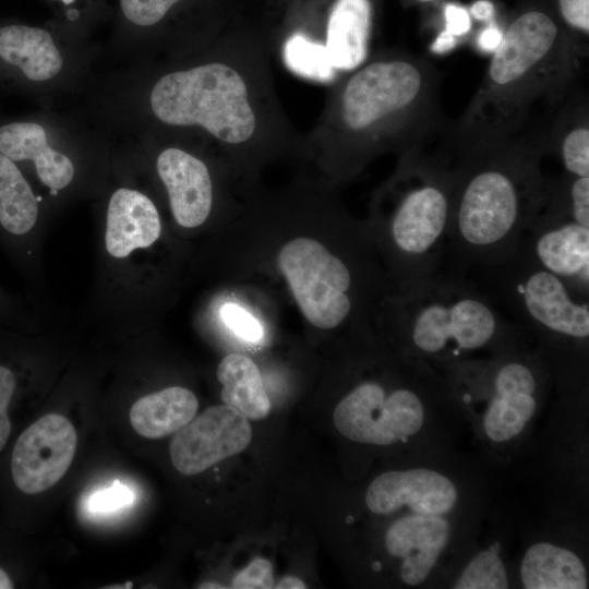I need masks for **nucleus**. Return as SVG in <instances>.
<instances>
[{
	"label": "nucleus",
	"instance_id": "obj_1",
	"mask_svg": "<svg viewBox=\"0 0 589 589\" xmlns=\"http://www.w3.org/2000/svg\"><path fill=\"white\" fill-rule=\"evenodd\" d=\"M549 128L462 151H448L455 182L447 232V271L467 275L500 264L544 206L542 171ZM445 266V265H444Z\"/></svg>",
	"mask_w": 589,
	"mask_h": 589
},
{
	"label": "nucleus",
	"instance_id": "obj_2",
	"mask_svg": "<svg viewBox=\"0 0 589 589\" xmlns=\"http://www.w3.org/2000/svg\"><path fill=\"white\" fill-rule=\"evenodd\" d=\"M586 57L549 13H520L503 31L447 147L462 151L541 129L532 118L569 97Z\"/></svg>",
	"mask_w": 589,
	"mask_h": 589
},
{
	"label": "nucleus",
	"instance_id": "obj_3",
	"mask_svg": "<svg viewBox=\"0 0 589 589\" xmlns=\"http://www.w3.org/2000/svg\"><path fill=\"white\" fill-rule=\"evenodd\" d=\"M389 303L406 357L435 369L525 347L529 340L474 280L444 268L399 288Z\"/></svg>",
	"mask_w": 589,
	"mask_h": 589
},
{
	"label": "nucleus",
	"instance_id": "obj_4",
	"mask_svg": "<svg viewBox=\"0 0 589 589\" xmlns=\"http://www.w3.org/2000/svg\"><path fill=\"white\" fill-rule=\"evenodd\" d=\"M441 74L421 56L376 59L342 87L338 119L346 137L361 151L396 142L408 149L440 127Z\"/></svg>",
	"mask_w": 589,
	"mask_h": 589
},
{
	"label": "nucleus",
	"instance_id": "obj_5",
	"mask_svg": "<svg viewBox=\"0 0 589 589\" xmlns=\"http://www.w3.org/2000/svg\"><path fill=\"white\" fill-rule=\"evenodd\" d=\"M467 275L536 340L551 371L566 381L581 376L589 344V300L576 296L519 248L505 262Z\"/></svg>",
	"mask_w": 589,
	"mask_h": 589
},
{
	"label": "nucleus",
	"instance_id": "obj_6",
	"mask_svg": "<svg viewBox=\"0 0 589 589\" xmlns=\"http://www.w3.org/2000/svg\"><path fill=\"white\" fill-rule=\"evenodd\" d=\"M425 142L404 151L389 189L385 235L399 288L445 265L454 167L443 146L432 153Z\"/></svg>",
	"mask_w": 589,
	"mask_h": 589
},
{
	"label": "nucleus",
	"instance_id": "obj_7",
	"mask_svg": "<svg viewBox=\"0 0 589 589\" xmlns=\"http://www.w3.org/2000/svg\"><path fill=\"white\" fill-rule=\"evenodd\" d=\"M448 393L481 406V429L493 444L519 437L536 416L551 369L536 349L518 347L441 369Z\"/></svg>",
	"mask_w": 589,
	"mask_h": 589
},
{
	"label": "nucleus",
	"instance_id": "obj_8",
	"mask_svg": "<svg viewBox=\"0 0 589 589\" xmlns=\"http://www.w3.org/2000/svg\"><path fill=\"white\" fill-rule=\"evenodd\" d=\"M448 396L436 369L413 359L398 383L363 381L335 407L333 421L346 438L369 445L405 442L423 429L432 407Z\"/></svg>",
	"mask_w": 589,
	"mask_h": 589
},
{
	"label": "nucleus",
	"instance_id": "obj_9",
	"mask_svg": "<svg viewBox=\"0 0 589 589\" xmlns=\"http://www.w3.org/2000/svg\"><path fill=\"white\" fill-rule=\"evenodd\" d=\"M149 103L163 123L199 125L229 144L248 141L256 128L244 80L224 63L164 75L153 86Z\"/></svg>",
	"mask_w": 589,
	"mask_h": 589
},
{
	"label": "nucleus",
	"instance_id": "obj_10",
	"mask_svg": "<svg viewBox=\"0 0 589 589\" xmlns=\"http://www.w3.org/2000/svg\"><path fill=\"white\" fill-rule=\"evenodd\" d=\"M278 265L305 318L332 329L347 321L354 302L351 267L315 239L299 237L279 251Z\"/></svg>",
	"mask_w": 589,
	"mask_h": 589
},
{
	"label": "nucleus",
	"instance_id": "obj_11",
	"mask_svg": "<svg viewBox=\"0 0 589 589\" xmlns=\"http://www.w3.org/2000/svg\"><path fill=\"white\" fill-rule=\"evenodd\" d=\"M76 440L74 426L59 413L45 414L25 428L8 461L13 489L32 496L53 486L72 464Z\"/></svg>",
	"mask_w": 589,
	"mask_h": 589
},
{
	"label": "nucleus",
	"instance_id": "obj_12",
	"mask_svg": "<svg viewBox=\"0 0 589 589\" xmlns=\"http://www.w3.org/2000/svg\"><path fill=\"white\" fill-rule=\"evenodd\" d=\"M251 440L249 419L232 407L216 405L176 432L170 459L180 473L193 476L241 453Z\"/></svg>",
	"mask_w": 589,
	"mask_h": 589
},
{
	"label": "nucleus",
	"instance_id": "obj_13",
	"mask_svg": "<svg viewBox=\"0 0 589 589\" xmlns=\"http://www.w3.org/2000/svg\"><path fill=\"white\" fill-rule=\"evenodd\" d=\"M517 248L589 300V227L542 207Z\"/></svg>",
	"mask_w": 589,
	"mask_h": 589
},
{
	"label": "nucleus",
	"instance_id": "obj_14",
	"mask_svg": "<svg viewBox=\"0 0 589 589\" xmlns=\"http://www.w3.org/2000/svg\"><path fill=\"white\" fill-rule=\"evenodd\" d=\"M458 498L452 479L430 468L384 472L370 483L364 496L366 507L376 515L405 512L448 516Z\"/></svg>",
	"mask_w": 589,
	"mask_h": 589
},
{
	"label": "nucleus",
	"instance_id": "obj_15",
	"mask_svg": "<svg viewBox=\"0 0 589 589\" xmlns=\"http://www.w3.org/2000/svg\"><path fill=\"white\" fill-rule=\"evenodd\" d=\"M452 537L446 515L406 513L388 527L384 544L399 560V577L409 586L424 584L435 569Z\"/></svg>",
	"mask_w": 589,
	"mask_h": 589
},
{
	"label": "nucleus",
	"instance_id": "obj_16",
	"mask_svg": "<svg viewBox=\"0 0 589 589\" xmlns=\"http://www.w3.org/2000/svg\"><path fill=\"white\" fill-rule=\"evenodd\" d=\"M156 169L177 224L183 228L201 226L213 205V184L206 165L190 153L169 147L158 155Z\"/></svg>",
	"mask_w": 589,
	"mask_h": 589
},
{
	"label": "nucleus",
	"instance_id": "obj_17",
	"mask_svg": "<svg viewBox=\"0 0 589 589\" xmlns=\"http://www.w3.org/2000/svg\"><path fill=\"white\" fill-rule=\"evenodd\" d=\"M160 233V216L148 196L128 188L111 194L105 229V248L111 257L122 260L137 249L149 248Z\"/></svg>",
	"mask_w": 589,
	"mask_h": 589
},
{
	"label": "nucleus",
	"instance_id": "obj_18",
	"mask_svg": "<svg viewBox=\"0 0 589 589\" xmlns=\"http://www.w3.org/2000/svg\"><path fill=\"white\" fill-rule=\"evenodd\" d=\"M0 154L12 161L32 160L37 177L53 193L67 188L75 168L64 154L47 142L45 129L34 122H13L0 127Z\"/></svg>",
	"mask_w": 589,
	"mask_h": 589
},
{
	"label": "nucleus",
	"instance_id": "obj_19",
	"mask_svg": "<svg viewBox=\"0 0 589 589\" xmlns=\"http://www.w3.org/2000/svg\"><path fill=\"white\" fill-rule=\"evenodd\" d=\"M372 26L371 0L335 1L327 21L325 48L336 71H352L365 62Z\"/></svg>",
	"mask_w": 589,
	"mask_h": 589
},
{
	"label": "nucleus",
	"instance_id": "obj_20",
	"mask_svg": "<svg viewBox=\"0 0 589 589\" xmlns=\"http://www.w3.org/2000/svg\"><path fill=\"white\" fill-rule=\"evenodd\" d=\"M39 218L38 200L14 161L0 154V241L19 253Z\"/></svg>",
	"mask_w": 589,
	"mask_h": 589
},
{
	"label": "nucleus",
	"instance_id": "obj_21",
	"mask_svg": "<svg viewBox=\"0 0 589 589\" xmlns=\"http://www.w3.org/2000/svg\"><path fill=\"white\" fill-rule=\"evenodd\" d=\"M0 58L20 68L31 81L57 76L63 58L51 34L44 28L11 24L0 27Z\"/></svg>",
	"mask_w": 589,
	"mask_h": 589
},
{
	"label": "nucleus",
	"instance_id": "obj_22",
	"mask_svg": "<svg viewBox=\"0 0 589 589\" xmlns=\"http://www.w3.org/2000/svg\"><path fill=\"white\" fill-rule=\"evenodd\" d=\"M519 577L526 589H586L589 585L581 558L551 542H536L526 550Z\"/></svg>",
	"mask_w": 589,
	"mask_h": 589
},
{
	"label": "nucleus",
	"instance_id": "obj_23",
	"mask_svg": "<svg viewBox=\"0 0 589 589\" xmlns=\"http://www.w3.org/2000/svg\"><path fill=\"white\" fill-rule=\"evenodd\" d=\"M196 396L182 386H170L147 394L131 407L132 428L146 438H161L176 433L196 414Z\"/></svg>",
	"mask_w": 589,
	"mask_h": 589
},
{
	"label": "nucleus",
	"instance_id": "obj_24",
	"mask_svg": "<svg viewBox=\"0 0 589 589\" xmlns=\"http://www.w3.org/2000/svg\"><path fill=\"white\" fill-rule=\"evenodd\" d=\"M550 127L549 152L557 155L564 173L574 177H589L587 98L567 99Z\"/></svg>",
	"mask_w": 589,
	"mask_h": 589
},
{
	"label": "nucleus",
	"instance_id": "obj_25",
	"mask_svg": "<svg viewBox=\"0 0 589 589\" xmlns=\"http://www.w3.org/2000/svg\"><path fill=\"white\" fill-rule=\"evenodd\" d=\"M221 399L251 420H262L271 411V401L261 373L253 360L241 353L226 356L217 368Z\"/></svg>",
	"mask_w": 589,
	"mask_h": 589
},
{
	"label": "nucleus",
	"instance_id": "obj_26",
	"mask_svg": "<svg viewBox=\"0 0 589 589\" xmlns=\"http://www.w3.org/2000/svg\"><path fill=\"white\" fill-rule=\"evenodd\" d=\"M284 56L287 67L294 73L318 82H329L336 70L330 63L325 45L310 40L297 33L285 44Z\"/></svg>",
	"mask_w": 589,
	"mask_h": 589
},
{
	"label": "nucleus",
	"instance_id": "obj_27",
	"mask_svg": "<svg viewBox=\"0 0 589 589\" xmlns=\"http://www.w3.org/2000/svg\"><path fill=\"white\" fill-rule=\"evenodd\" d=\"M498 543L477 553L453 582L455 589H505L509 587Z\"/></svg>",
	"mask_w": 589,
	"mask_h": 589
},
{
	"label": "nucleus",
	"instance_id": "obj_28",
	"mask_svg": "<svg viewBox=\"0 0 589 589\" xmlns=\"http://www.w3.org/2000/svg\"><path fill=\"white\" fill-rule=\"evenodd\" d=\"M0 354V454L7 447L13 431L11 410L20 390V375L14 361Z\"/></svg>",
	"mask_w": 589,
	"mask_h": 589
},
{
	"label": "nucleus",
	"instance_id": "obj_29",
	"mask_svg": "<svg viewBox=\"0 0 589 589\" xmlns=\"http://www.w3.org/2000/svg\"><path fill=\"white\" fill-rule=\"evenodd\" d=\"M181 0H119L123 17L140 27L158 24Z\"/></svg>",
	"mask_w": 589,
	"mask_h": 589
},
{
	"label": "nucleus",
	"instance_id": "obj_30",
	"mask_svg": "<svg viewBox=\"0 0 589 589\" xmlns=\"http://www.w3.org/2000/svg\"><path fill=\"white\" fill-rule=\"evenodd\" d=\"M220 316L226 326L244 340L255 342L263 337L260 322L238 304L229 302L223 305Z\"/></svg>",
	"mask_w": 589,
	"mask_h": 589
},
{
	"label": "nucleus",
	"instance_id": "obj_31",
	"mask_svg": "<svg viewBox=\"0 0 589 589\" xmlns=\"http://www.w3.org/2000/svg\"><path fill=\"white\" fill-rule=\"evenodd\" d=\"M274 585L271 562L265 558H255L233 577L231 588L271 589Z\"/></svg>",
	"mask_w": 589,
	"mask_h": 589
},
{
	"label": "nucleus",
	"instance_id": "obj_32",
	"mask_svg": "<svg viewBox=\"0 0 589 589\" xmlns=\"http://www.w3.org/2000/svg\"><path fill=\"white\" fill-rule=\"evenodd\" d=\"M133 498V492L116 481L110 488L94 493L88 505L93 512L108 513L130 505Z\"/></svg>",
	"mask_w": 589,
	"mask_h": 589
},
{
	"label": "nucleus",
	"instance_id": "obj_33",
	"mask_svg": "<svg viewBox=\"0 0 589 589\" xmlns=\"http://www.w3.org/2000/svg\"><path fill=\"white\" fill-rule=\"evenodd\" d=\"M560 14L564 23L582 40L589 34V0H557Z\"/></svg>",
	"mask_w": 589,
	"mask_h": 589
},
{
	"label": "nucleus",
	"instance_id": "obj_34",
	"mask_svg": "<svg viewBox=\"0 0 589 589\" xmlns=\"http://www.w3.org/2000/svg\"><path fill=\"white\" fill-rule=\"evenodd\" d=\"M445 27L443 31L456 37L458 40L471 29L470 13L455 3H447L444 8Z\"/></svg>",
	"mask_w": 589,
	"mask_h": 589
},
{
	"label": "nucleus",
	"instance_id": "obj_35",
	"mask_svg": "<svg viewBox=\"0 0 589 589\" xmlns=\"http://www.w3.org/2000/svg\"><path fill=\"white\" fill-rule=\"evenodd\" d=\"M503 36V31H501L495 25H489L482 29L478 36L477 45L480 51L492 53L494 49L500 44Z\"/></svg>",
	"mask_w": 589,
	"mask_h": 589
},
{
	"label": "nucleus",
	"instance_id": "obj_36",
	"mask_svg": "<svg viewBox=\"0 0 589 589\" xmlns=\"http://www.w3.org/2000/svg\"><path fill=\"white\" fill-rule=\"evenodd\" d=\"M458 39L445 31L438 33L436 38L431 44V51L437 55L446 53L456 48Z\"/></svg>",
	"mask_w": 589,
	"mask_h": 589
},
{
	"label": "nucleus",
	"instance_id": "obj_37",
	"mask_svg": "<svg viewBox=\"0 0 589 589\" xmlns=\"http://www.w3.org/2000/svg\"><path fill=\"white\" fill-rule=\"evenodd\" d=\"M470 16L480 22H490L494 15V5L489 0H478L470 8Z\"/></svg>",
	"mask_w": 589,
	"mask_h": 589
},
{
	"label": "nucleus",
	"instance_id": "obj_38",
	"mask_svg": "<svg viewBox=\"0 0 589 589\" xmlns=\"http://www.w3.org/2000/svg\"><path fill=\"white\" fill-rule=\"evenodd\" d=\"M276 589H304L305 584L297 577L286 576L274 585Z\"/></svg>",
	"mask_w": 589,
	"mask_h": 589
},
{
	"label": "nucleus",
	"instance_id": "obj_39",
	"mask_svg": "<svg viewBox=\"0 0 589 589\" xmlns=\"http://www.w3.org/2000/svg\"><path fill=\"white\" fill-rule=\"evenodd\" d=\"M15 315L14 304L9 301L0 290V320L13 318Z\"/></svg>",
	"mask_w": 589,
	"mask_h": 589
},
{
	"label": "nucleus",
	"instance_id": "obj_40",
	"mask_svg": "<svg viewBox=\"0 0 589 589\" xmlns=\"http://www.w3.org/2000/svg\"><path fill=\"white\" fill-rule=\"evenodd\" d=\"M200 588H224V586H219V584L215 582H207L200 586Z\"/></svg>",
	"mask_w": 589,
	"mask_h": 589
},
{
	"label": "nucleus",
	"instance_id": "obj_41",
	"mask_svg": "<svg viewBox=\"0 0 589 589\" xmlns=\"http://www.w3.org/2000/svg\"><path fill=\"white\" fill-rule=\"evenodd\" d=\"M57 1L61 2L64 5H70L76 2V0H57Z\"/></svg>",
	"mask_w": 589,
	"mask_h": 589
},
{
	"label": "nucleus",
	"instance_id": "obj_42",
	"mask_svg": "<svg viewBox=\"0 0 589 589\" xmlns=\"http://www.w3.org/2000/svg\"><path fill=\"white\" fill-rule=\"evenodd\" d=\"M416 1L422 2V3H428V2H433V1H435V0H416Z\"/></svg>",
	"mask_w": 589,
	"mask_h": 589
}]
</instances>
